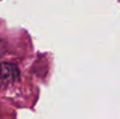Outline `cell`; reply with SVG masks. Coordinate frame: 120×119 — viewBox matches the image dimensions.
<instances>
[{
	"label": "cell",
	"instance_id": "cell-1",
	"mask_svg": "<svg viewBox=\"0 0 120 119\" xmlns=\"http://www.w3.org/2000/svg\"><path fill=\"white\" fill-rule=\"evenodd\" d=\"M19 77V70L13 63L0 62V89H3L16 81Z\"/></svg>",
	"mask_w": 120,
	"mask_h": 119
}]
</instances>
